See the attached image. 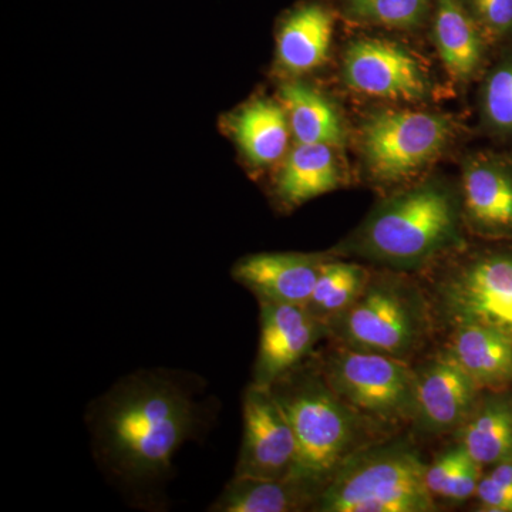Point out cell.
<instances>
[{
  "instance_id": "3957f363",
  "label": "cell",
  "mask_w": 512,
  "mask_h": 512,
  "mask_svg": "<svg viewBox=\"0 0 512 512\" xmlns=\"http://www.w3.org/2000/svg\"><path fill=\"white\" fill-rule=\"evenodd\" d=\"M269 387L295 433L296 461L288 480L311 498L312 507L346 461L397 433L340 399L313 355Z\"/></svg>"
},
{
  "instance_id": "d4e9b609",
  "label": "cell",
  "mask_w": 512,
  "mask_h": 512,
  "mask_svg": "<svg viewBox=\"0 0 512 512\" xmlns=\"http://www.w3.org/2000/svg\"><path fill=\"white\" fill-rule=\"evenodd\" d=\"M434 0H339L340 12L359 25L416 32L429 23Z\"/></svg>"
},
{
  "instance_id": "484cf974",
  "label": "cell",
  "mask_w": 512,
  "mask_h": 512,
  "mask_svg": "<svg viewBox=\"0 0 512 512\" xmlns=\"http://www.w3.org/2000/svg\"><path fill=\"white\" fill-rule=\"evenodd\" d=\"M493 49L512 45V0H461Z\"/></svg>"
},
{
  "instance_id": "d6986e66",
  "label": "cell",
  "mask_w": 512,
  "mask_h": 512,
  "mask_svg": "<svg viewBox=\"0 0 512 512\" xmlns=\"http://www.w3.org/2000/svg\"><path fill=\"white\" fill-rule=\"evenodd\" d=\"M453 439L483 468L512 460V389L484 390Z\"/></svg>"
},
{
  "instance_id": "4fadbf2b",
  "label": "cell",
  "mask_w": 512,
  "mask_h": 512,
  "mask_svg": "<svg viewBox=\"0 0 512 512\" xmlns=\"http://www.w3.org/2000/svg\"><path fill=\"white\" fill-rule=\"evenodd\" d=\"M259 326L252 380L259 386H272L309 359L323 339H329V326L302 305L259 302Z\"/></svg>"
},
{
  "instance_id": "7c38bea8",
  "label": "cell",
  "mask_w": 512,
  "mask_h": 512,
  "mask_svg": "<svg viewBox=\"0 0 512 512\" xmlns=\"http://www.w3.org/2000/svg\"><path fill=\"white\" fill-rule=\"evenodd\" d=\"M461 207L467 234L512 242V153L480 150L461 165Z\"/></svg>"
},
{
  "instance_id": "8992f818",
  "label": "cell",
  "mask_w": 512,
  "mask_h": 512,
  "mask_svg": "<svg viewBox=\"0 0 512 512\" xmlns=\"http://www.w3.org/2000/svg\"><path fill=\"white\" fill-rule=\"evenodd\" d=\"M456 134L453 120L434 111H372L359 138L367 178L380 187L413 183L446 153Z\"/></svg>"
},
{
  "instance_id": "30bf717a",
  "label": "cell",
  "mask_w": 512,
  "mask_h": 512,
  "mask_svg": "<svg viewBox=\"0 0 512 512\" xmlns=\"http://www.w3.org/2000/svg\"><path fill=\"white\" fill-rule=\"evenodd\" d=\"M242 419L244 436L234 476L288 480L296 461L295 433L271 387L249 384Z\"/></svg>"
},
{
  "instance_id": "7a4b0ae2",
  "label": "cell",
  "mask_w": 512,
  "mask_h": 512,
  "mask_svg": "<svg viewBox=\"0 0 512 512\" xmlns=\"http://www.w3.org/2000/svg\"><path fill=\"white\" fill-rule=\"evenodd\" d=\"M466 234L460 187L427 177L382 198L332 252L410 274L463 251Z\"/></svg>"
},
{
  "instance_id": "277c9868",
  "label": "cell",
  "mask_w": 512,
  "mask_h": 512,
  "mask_svg": "<svg viewBox=\"0 0 512 512\" xmlns=\"http://www.w3.org/2000/svg\"><path fill=\"white\" fill-rule=\"evenodd\" d=\"M426 470L413 440L393 434L346 461L318 495L312 511H439L427 488Z\"/></svg>"
},
{
  "instance_id": "ffe728a7",
  "label": "cell",
  "mask_w": 512,
  "mask_h": 512,
  "mask_svg": "<svg viewBox=\"0 0 512 512\" xmlns=\"http://www.w3.org/2000/svg\"><path fill=\"white\" fill-rule=\"evenodd\" d=\"M232 128L239 148L255 167H271L288 154L291 124L279 100L252 101L235 116Z\"/></svg>"
},
{
  "instance_id": "44dd1931",
  "label": "cell",
  "mask_w": 512,
  "mask_h": 512,
  "mask_svg": "<svg viewBox=\"0 0 512 512\" xmlns=\"http://www.w3.org/2000/svg\"><path fill=\"white\" fill-rule=\"evenodd\" d=\"M279 101L288 114L296 143L328 144L338 148L345 143V126L335 104L325 96L299 82L284 84Z\"/></svg>"
},
{
  "instance_id": "8fae6325",
  "label": "cell",
  "mask_w": 512,
  "mask_h": 512,
  "mask_svg": "<svg viewBox=\"0 0 512 512\" xmlns=\"http://www.w3.org/2000/svg\"><path fill=\"white\" fill-rule=\"evenodd\" d=\"M414 369L416 403L410 429L416 436H453L474 412L484 390L446 349Z\"/></svg>"
},
{
  "instance_id": "83f0119b",
  "label": "cell",
  "mask_w": 512,
  "mask_h": 512,
  "mask_svg": "<svg viewBox=\"0 0 512 512\" xmlns=\"http://www.w3.org/2000/svg\"><path fill=\"white\" fill-rule=\"evenodd\" d=\"M468 454L460 444L453 441L450 446L440 451L430 464H427L426 484L434 498L443 500L448 487L453 483L457 471Z\"/></svg>"
},
{
  "instance_id": "9c48e42d",
  "label": "cell",
  "mask_w": 512,
  "mask_h": 512,
  "mask_svg": "<svg viewBox=\"0 0 512 512\" xmlns=\"http://www.w3.org/2000/svg\"><path fill=\"white\" fill-rule=\"evenodd\" d=\"M342 76L350 90L370 99L419 103L431 94L430 76L419 57L383 37L352 40L343 53Z\"/></svg>"
},
{
  "instance_id": "2e32d148",
  "label": "cell",
  "mask_w": 512,
  "mask_h": 512,
  "mask_svg": "<svg viewBox=\"0 0 512 512\" xmlns=\"http://www.w3.org/2000/svg\"><path fill=\"white\" fill-rule=\"evenodd\" d=\"M335 30V10L323 0H306L279 23L276 57L291 74H305L328 62Z\"/></svg>"
},
{
  "instance_id": "ba28073f",
  "label": "cell",
  "mask_w": 512,
  "mask_h": 512,
  "mask_svg": "<svg viewBox=\"0 0 512 512\" xmlns=\"http://www.w3.org/2000/svg\"><path fill=\"white\" fill-rule=\"evenodd\" d=\"M434 320L447 328L480 323L512 336V242L468 255L434 282Z\"/></svg>"
},
{
  "instance_id": "5b68a950",
  "label": "cell",
  "mask_w": 512,
  "mask_h": 512,
  "mask_svg": "<svg viewBox=\"0 0 512 512\" xmlns=\"http://www.w3.org/2000/svg\"><path fill=\"white\" fill-rule=\"evenodd\" d=\"M434 315L429 293L404 272H372L366 288L345 312L330 320L336 345L410 359L429 339Z\"/></svg>"
},
{
  "instance_id": "6da1fadb",
  "label": "cell",
  "mask_w": 512,
  "mask_h": 512,
  "mask_svg": "<svg viewBox=\"0 0 512 512\" xmlns=\"http://www.w3.org/2000/svg\"><path fill=\"white\" fill-rule=\"evenodd\" d=\"M197 382L170 370H140L119 380L89 414L94 453L110 477L143 493L164 483L173 458L208 426Z\"/></svg>"
},
{
  "instance_id": "52a82bcc",
  "label": "cell",
  "mask_w": 512,
  "mask_h": 512,
  "mask_svg": "<svg viewBox=\"0 0 512 512\" xmlns=\"http://www.w3.org/2000/svg\"><path fill=\"white\" fill-rule=\"evenodd\" d=\"M313 357L333 392L357 412L396 429L409 426L416 403V369L410 362L336 343Z\"/></svg>"
},
{
  "instance_id": "cb8c5ba5",
  "label": "cell",
  "mask_w": 512,
  "mask_h": 512,
  "mask_svg": "<svg viewBox=\"0 0 512 512\" xmlns=\"http://www.w3.org/2000/svg\"><path fill=\"white\" fill-rule=\"evenodd\" d=\"M478 110L484 133L512 146V45L498 50L481 76Z\"/></svg>"
},
{
  "instance_id": "7402d4cb",
  "label": "cell",
  "mask_w": 512,
  "mask_h": 512,
  "mask_svg": "<svg viewBox=\"0 0 512 512\" xmlns=\"http://www.w3.org/2000/svg\"><path fill=\"white\" fill-rule=\"evenodd\" d=\"M312 501L291 480L235 477L210 510L214 512L311 511Z\"/></svg>"
},
{
  "instance_id": "9a60e30c",
  "label": "cell",
  "mask_w": 512,
  "mask_h": 512,
  "mask_svg": "<svg viewBox=\"0 0 512 512\" xmlns=\"http://www.w3.org/2000/svg\"><path fill=\"white\" fill-rule=\"evenodd\" d=\"M429 25L441 64L454 83L483 76L494 49L461 0H434Z\"/></svg>"
},
{
  "instance_id": "f1b7e54d",
  "label": "cell",
  "mask_w": 512,
  "mask_h": 512,
  "mask_svg": "<svg viewBox=\"0 0 512 512\" xmlns=\"http://www.w3.org/2000/svg\"><path fill=\"white\" fill-rule=\"evenodd\" d=\"M485 468L476 463L470 456H467L460 470L457 471L453 483L448 487L443 500L448 503L461 504L476 497L477 487L483 477Z\"/></svg>"
},
{
  "instance_id": "5bb4252c",
  "label": "cell",
  "mask_w": 512,
  "mask_h": 512,
  "mask_svg": "<svg viewBox=\"0 0 512 512\" xmlns=\"http://www.w3.org/2000/svg\"><path fill=\"white\" fill-rule=\"evenodd\" d=\"M329 252H261L239 259L232 278L254 293L258 302L305 306L311 299Z\"/></svg>"
},
{
  "instance_id": "ac0fdd59",
  "label": "cell",
  "mask_w": 512,
  "mask_h": 512,
  "mask_svg": "<svg viewBox=\"0 0 512 512\" xmlns=\"http://www.w3.org/2000/svg\"><path fill=\"white\" fill-rule=\"evenodd\" d=\"M282 161L275 195L286 210H295L343 184L342 165L335 147L328 144L296 143Z\"/></svg>"
},
{
  "instance_id": "4316f807",
  "label": "cell",
  "mask_w": 512,
  "mask_h": 512,
  "mask_svg": "<svg viewBox=\"0 0 512 512\" xmlns=\"http://www.w3.org/2000/svg\"><path fill=\"white\" fill-rule=\"evenodd\" d=\"M476 500V511L512 512V460L485 468Z\"/></svg>"
},
{
  "instance_id": "603a6c76",
  "label": "cell",
  "mask_w": 512,
  "mask_h": 512,
  "mask_svg": "<svg viewBox=\"0 0 512 512\" xmlns=\"http://www.w3.org/2000/svg\"><path fill=\"white\" fill-rule=\"evenodd\" d=\"M372 271L357 262L333 255L320 271L306 308L326 325L346 311L359 298L370 281Z\"/></svg>"
},
{
  "instance_id": "e0dca14e",
  "label": "cell",
  "mask_w": 512,
  "mask_h": 512,
  "mask_svg": "<svg viewBox=\"0 0 512 512\" xmlns=\"http://www.w3.org/2000/svg\"><path fill=\"white\" fill-rule=\"evenodd\" d=\"M446 350L483 390L512 389V336L493 326L451 328Z\"/></svg>"
}]
</instances>
